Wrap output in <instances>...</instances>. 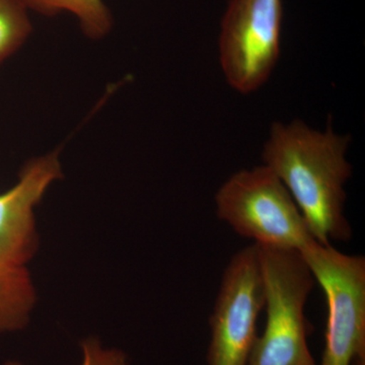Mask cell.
<instances>
[{"mask_svg":"<svg viewBox=\"0 0 365 365\" xmlns=\"http://www.w3.org/2000/svg\"><path fill=\"white\" fill-rule=\"evenodd\" d=\"M28 9L45 14H71L81 30L93 39H100L112 28V16L104 0H21Z\"/></svg>","mask_w":365,"mask_h":365,"instance_id":"cell-8","label":"cell"},{"mask_svg":"<svg viewBox=\"0 0 365 365\" xmlns=\"http://www.w3.org/2000/svg\"><path fill=\"white\" fill-rule=\"evenodd\" d=\"M215 204L222 222L259 246L302 252L317 241L287 187L267 165L235 173L218 189Z\"/></svg>","mask_w":365,"mask_h":365,"instance_id":"cell-4","label":"cell"},{"mask_svg":"<svg viewBox=\"0 0 365 365\" xmlns=\"http://www.w3.org/2000/svg\"><path fill=\"white\" fill-rule=\"evenodd\" d=\"M21 0H0V64L16 52L32 31Z\"/></svg>","mask_w":365,"mask_h":365,"instance_id":"cell-9","label":"cell"},{"mask_svg":"<svg viewBox=\"0 0 365 365\" xmlns=\"http://www.w3.org/2000/svg\"><path fill=\"white\" fill-rule=\"evenodd\" d=\"M328 307L321 365H365V259L314 241L299 252Z\"/></svg>","mask_w":365,"mask_h":365,"instance_id":"cell-5","label":"cell"},{"mask_svg":"<svg viewBox=\"0 0 365 365\" xmlns=\"http://www.w3.org/2000/svg\"><path fill=\"white\" fill-rule=\"evenodd\" d=\"M282 0H230L220 34V60L232 88L251 93L267 81L277 63Z\"/></svg>","mask_w":365,"mask_h":365,"instance_id":"cell-6","label":"cell"},{"mask_svg":"<svg viewBox=\"0 0 365 365\" xmlns=\"http://www.w3.org/2000/svg\"><path fill=\"white\" fill-rule=\"evenodd\" d=\"M257 246L267 318L247 365H318L307 345L311 326L304 314L313 274L299 252Z\"/></svg>","mask_w":365,"mask_h":365,"instance_id":"cell-3","label":"cell"},{"mask_svg":"<svg viewBox=\"0 0 365 365\" xmlns=\"http://www.w3.org/2000/svg\"><path fill=\"white\" fill-rule=\"evenodd\" d=\"M350 137L312 129L299 120L274 123L263 150L264 165L294 198L314 239L322 245L349 241L344 186L352 174L346 160Z\"/></svg>","mask_w":365,"mask_h":365,"instance_id":"cell-1","label":"cell"},{"mask_svg":"<svg viewBox=\"0 0 365 365\" xmlns=\"http://www.w3.org/2000/svg\"><path fill=\"white\" fill-rule=\"evenodd\" d=\"M83 348V364L81 365H127L124 353L116 349H105L96 339L86 340ZM6 365H23L16 361H9Z\"/></svg>","mask_w":365,"mask_h":365,"instance_id":"cell-10","label":"cell"},{"mask_svg":"<svg viewBox=\"0 0 365 365\" xmlns=\"http://www.w3.org/2000/svg\"><path fill=\"white\" fill-rule=\"evenodd\" d=\"M265 307L263 275L256 244L237 252L223 273L210 318L208 365H247Z\"/></svg>","mask_w":365,"mask_h":365,"instance_id":"cell-7","label":"cell"},{"mask_svg":"<svg viewBox=\"0 0 365 365\" xmlns=\"http://www.w3.org/2000/svg\"><path fill=\"white\" fill-rule=\"evenodd\" d=\"M61 177L58 153L36 158L13 188L0 194V334L26 325L35 292L28 270L35 252L34 208Z\"/></svg>","mask_w":365,"mask_h":365,"instance_id":"cell-2","label":"cell"}]
</instances>
